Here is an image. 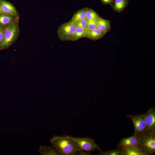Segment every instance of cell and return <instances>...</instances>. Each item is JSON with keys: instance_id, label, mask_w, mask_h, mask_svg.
I'll return each instance as SVG.
<instances>
[{"instance_id": "cell-18", "label": "cell", "mask_w": 155, "mask_h": 155, "mask_svg": "<svg viewBox=\"0 0 155 155\" xmlns=\"http://www.w3.org/2000/svg\"><path fill=\"white\" fill-rule=\"evenodd\" d=\"M100 17L93 9L86 7V18L88 20L97 21Z\"/></svg>"}, {"instance_id": "cell-8", "label": "cell", "mask_w": 155, "mask_h": 155, "mask_svg": "<svg viewBox=\"0 0 155 155\" xmlns=\"http://www.w3.org/2000/svg\"><path fill=\"white\" fill-rule=\"evenodd\" d=\"M140 135L133 134L131 136L122 138L119 143L118 147L121 148L135 147L138 148Z\"/></svg>"}, {"instance_id": "cell-17", "label": "cell", "mask_w": 155, "mask_h": 155, "mask_svg": "<svg viewBox=\"0 0 155 155\" xmlns=\"http://www.w3.org/2000/svg\"><path fill=\"white\" fill-rule=\"evenodd\" d=\"M39 152L41 155H59L53 146L46 147L41 146L39 148Z\"/></svg>"}, {"instance_id": "cell-20", "label": "cell", "mask_w": 155, "mask_h": 155, "mask_svg": "<svg viewBox=\"0 0 155 155\" xmlns=\"http://www.w3.org/2000/svg\"><path fill=\"white\" fill-rule=\"evenodd\" d=\"M97 27V21L88 20L86 30L88 32Z\"/></svg>"}, {"instance_id": "cell-3", "label": "cell", "mask_w": 155, "mask_h": 155, "mask_svg": "<svg viewBox=\"0 0 155 155\" xmlns=\"http://www.w3.org/2000/svg\"><path fill=\"white\" fill-rule=\"evenodd\" d=\"M18 31V26L15 22L4 28L3 38L0 45V51L7 48L14 42Z\"/></svg>"}, {"instance_id": "cell-1", "label": "cell", "mask_w": 155, "mask_h": 155, "mask_svg": "<svg viewBox=\"0 0 155 155\" xmlns=\"http://www.w3.org/2000/svg\"><path fill=\"white\" fill-rule=\"evenodd\" d=\"M50 141L52 146L59 155H75L79 150L72 136L66 134L54 136Z\"/></svg>"}, {"instance_id": "cell-23", "label": "cell", "mask_w": 155, "mask_h": 155, "mask_svg": "<svg viewBox=\"0 0 155 155\" xmlns=\"http://www.w3.org/2000/svg\"><path fill=\"white\" fill-rule=\"evenodd\" d=\"M101 3L104 5H112L113 4V0H100Z\"/></svg>"}, {"instance_id": "cell-2", "label": "cell", "mask_w": 155, "mask_h": 155, "mask_svg": "<svg viewBox=\"0 0 155 155\" xmlns=\"http://www.w3.org/2000/svg\"><path fill=\"white\" fill-rule=\"evenodd\" d=\"M138 148L145 155L155 153V129L140 135Z\"/></svg>"}, {"instance_id": "cell-13", "label": "cell", "mask_w": 155, "mask_h": 155, "mask_svg": "<svg viewBox=\"0 0 155 155\" xmlns=\"http://www.w3.org/2000/svg\"><path fill=\"white\" fill-rule=\"evenodd\" d=\"M128 3V0H114L111 6L114 11L119 13L123 10Z\"/></svg>"}, {"instance_id": "cell-21", "label": "cell", "mask_w": 155, "mask_h": 155, "mask_svg": "<svg viewBox=\"0 0 155 155\" xmlns=\"http://www.w3.org/2000/svg\"><path fill=\"white\" fill-rule=\"evenodd\" d=\"M88 20L86 19H84L74 23L76 26L82 28L86 30Z\"/></svg>"}, {"instance_id": "cell-19", "label": "cell", "mask_w": 155, "mask_h": 155, "mask_svg": "<svg viewBox=\"0 0 155 155\" xmlns=\"http://www.w3.org/2000/svg\"><path fill=\"white\" fill-rule=\"evenodd\" d=\"M123 150L118 147L113 150H110L105 152H101L98 155H123Z\"/></svg>"}, {"instance_id": "cell-5", "label": "cell", "mask_w": 155, "mask_h": 155, "mask_svg": "<svg viewBox=\"0 0 155 155\" xmlns=\"http://www.w3.org/2000/svg\"><path fill=\"white\" fill-rule=\"evenodd\" d=\"M76 26L75 24L70 20L61 24L57 30L59 38L62 41L70 40Z\"/></svg>"}, {"instance_id": "cell-25", "label": "cell", "mask_w": 155, "mask_h": 155, "mask_svg": "<svg viewBox=\"0 0 155 155\" xmlns=\"http://www.w3.org/2000/svg\"><path fill=\"white\" fill-rule=\"evenodd\" d=\"M113 0V1H114V0Z\"/></svg>"}, {"instance_id": "cell-15", "label": "cell", "mask_w": 155, "mask_h": 155, "mask_svg": "<svg viewBox=\"0 0 155 155\" xmlns=\"http://www.w3.org/2000/svg\"><path fill=\"white\" fill-rule=\"evenodd\" d=\"M15 16L9 15L0 14V26L6 27L14 22Z\"/></svg>"}, {"instance_id": "cell-14", "label": "cell", "mask_w": 155, "mask_h": 155, "mask_svg": "<svg viewBox=\"0 0 155 155\" xmlns=\"http://www.w3.org/2000/svg\"><path fill=\"white\" fill-rule=\"evenodd\" d=\"M120 148L123 150V155H145L143 152L136 147H132Z\"/></svg>"}, {"instance_id": "cell-11", "label": "cell", "mask_w": 155, "mask_h": 155, "mask_svg": "<svg viewBox=\"0 0 155 155\" xmlns=\"http://www.w3.org/2000/svg\"><path fill=\"white\" fill-rule=\"evenodd\" d=\"M88 33L87 30L76 26L70 39V41H75L85 37Z\"/></svg>"}, {"instance_id": "cell-6", "label": "cell", "mask_w": 155, "mask_h": 155, "mask_svg": "<svg viewBox=\"0 0 155 155\" xmlns=\"http://www.w3.org/2000/svg\"><path fill=\"white\" fill-rule=\"evenodd\" d=\"M132 120L134 127V134L140 135L148 133L144 119V114L135 115L127 114Z\"/></svg>"}, {"instance_id": "cell-4", "label": "cell", "mask_w": 155, "mask_h": 155, "mask_svg": "<svg viewBox=\"0 0 155 155\" xmlns=\"http://www.w3.org/2000/svg\"><path fill=\"white\" fill-rule=\"evenodd\" d=\"M78 150H84L87 152L97 150L100 152L102 150L96 144L93 138L88 137H72Z\"/></svg>"}, {"instance_id": "cell-12", "label": "cell", "mask_w": 155, "mask_h": 155, "mask_svg": "<svg viewBox=\"0 0 155 155\" xmlns=\"http://www.w3.org/2000/svg\"><path fill=\"white\" fill-rule=\"evenodd\" d=\"M105 34L97 27L88 32L86 38L93 41H96L102 38Z\"/></svg>"}, {"instance_id": "cell-10", "label": "cell", "mask_w": 155, "mask_h": 155, "mask_svg": "<svg viewBox=\"0 0 155 155\" xmlns=\"http://www.w3.org/2000/svg\"><path fill=\"white\" fill-rule=\"evenodd\" d=\"M97 27L105 34L109 32L111 28V22L108 20L101 17L97 21Z\"/></svg>"}, {"instance_id": "cell-24", "label": "cell", "mask_w": 155, "mask_h": 155, "mask_svg": "<svg viewBox=\"0 0 155 155\" xmlns=\"http://www.w3.org/2000/svg\"></svg>"}, {"instance_id": "cell-16", "label": "cell", "mask_w": 155, "mask_h": 155, "mask_svg": "<svg viewBox=\"0 0 155 155\" xmlns=\"http://www.w3.org/2000/svg\"><path fill=\"white\" fill-rule=\"evenodd\" d=\"M86 7L78 10L73 15L70 21L75 23L77 21L86 19Z\"/></svg>"}, {"instance_id": "cell-7", "label": "cell", "mask_w": 155, "mask_h": 155, "mask_svg": "<svg viewBox=\"0 0 155 155\" xmlns=\"http://www.w3.org/2000/svg\"><path fill=\"white\" fill-rule=\"evenodd\" d=\"M144 117L148 132L155 129V109L150 108L144 114Z\"/></svg>"}, {"instance_id": "cell-9", "label": "cell", "mask_w": 155, "mask_h": 155, "mask_svg": "<svg viewBox=\"0 0 155 155\" xmlns=\"http://www.w3.org/2000/svg\"><path fill=\"white\" fill-rule=\"evenodd\" d=\"M0 14L10 15L14 16L18 12L15 7L10 3L5 0H0Z\"/></svg>"}, {"instance_id": "cell-22", "label": "cell", "mask_w": 155, "mask_h": 155, "mask_svg": "<svg viewBox=\"0 0 155 155\" xmlns=\"http://www.w3.org/2000/svg\"><path fill=\"white\" fill-rule=\"evenodd\" d=\"M4 32V28L0 26V45L3 39Z\"/></svg>"}]
</instances>
